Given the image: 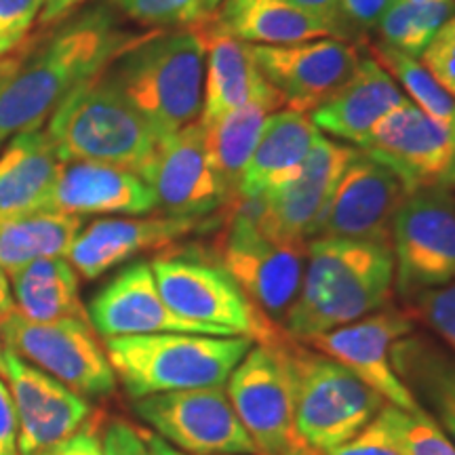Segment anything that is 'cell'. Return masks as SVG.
I'll return each mask as SVG.
<instances>
[{
    "label": "cell",
    "mask_w": 455,
    "mask_h": 455,
    "mask_svg": "<svg viewBox=\"0 0 455 455\" xmlns=\"http://www.w3.org/2000/svg\"><path fill=\"white\" fill-rule=\"evenodd\" d=\"M299 11L315 17L333 32V38L339 41H352L348 26L344 17V0H289Z\"/></svg>",
    "instance_id": "obj_42"
},
{
    "label": "cell",
    "mask_w": 455,
    "mask_h": 455,
    "mask_svg": "<svg viewBox=\"0 0 455 455\" xmlns=\"http://www.w3.org/2000/svg\"><path fill=\"white\" fill-rule=\"evenodd\" d=\"M371 55L379 66L390 72L395 81L401 83V87L407 91L413 104L426 116L455 133V98L430 76V72L419 64V60L401 53L384 43L373 44Z\"/></svg>",
    "instance_id": "obj_32"
},
{
    "label": "cell",
    "mask_w": 455,
    "mask_h": 455,
    "mask_svg": "<svg viewBox=\"0 0 455 455\" xmlns=\"http://www.w3.org/2000/svg\"><path fill=\"white\" fill-rule=\"evenodd\" d=\"M363 150L390 167L409 192L455 190V133L405 100L375 124Z\"/></svg>",
    "instance_id": "obj_13"
},
{
    "label": "cell",
    "mask_w": 455,
    "mask_h": 455,
    "mask_svg": "<svg viewBox=\"0 0 455 455\" xmlns=\"http://www.w3.org/2000/svg\"><path fill=\"white\" fill-rule=\"evenodd\" d=\"M215 26L247 44H295L333 32L289 0H224Z\"/></svg>",
    "instance_id": "obj_28"
},
{
    "label": "cell",
    "mask_w": 455,
    "mask_h": 455,
    "mask_svg": "<svg viewBox=\"0 0 455 455\" xmlns=\"http://www.w3.org/2000/svg\"><path fill=\"white\" fill-rule=\"evenodd\" d=\"M146 436H148V445H150L152 455H184L181 451H178V449L171 447L169 443H164L161 436L148 435V432H146Z\"/></svg>",
    "instance_id": "obj_48"
},
{
    "label": "cell",
    "mask_w": 455,
    "mask_h": 455,
    "mask_svg": "<svg viewBox=\"0 0 455 455\" xmlns=\"http://www.w3.org/2000/svg\"><path fill=\"white\" fill-rule=\"evenodd\" d=\"M392 365L415 405L455 443V355L424 333H409L392 346Z\"/></svg>",
    "instance_id": "obj_25"
},
{
    "label": "cell",
    "mask_w": 455,
    "mask_h": 455,
    "mask_svg": "<svg viewBox=\"0 0 455 455\" xmlns=\"http://www.w3.org/2000/svg\"><path fill=\"white\" fill-rule=\"evenodd\" d=\"M141 178L155 192L156 209L171 218L204 220L230 204L209 161L198 121L158 141Z\"/></svg>",
    "instance_id": "obj_18"
},
{
    "label": "cell",
    "mask_w": 455,
    "mask_h": 455,
    "mask_svg": "<svg viewBox=\"0 0 455 455\" xmlns=\"http://www.w3.org/2000/svg\"><path fill=\"white\" fill-rule=\"evenodd\" d=\"M390 72L369 57H361L356 72L331 100L310 112L318 131L361 148L375 124L405 101Z\"/></svg>",
    "instance_id": "obj_24"
},
{
    "label": "cell",
    "mask_w": 455,
    "mask_h": 455,
    "mask_svg": "<svg viewBox=\"0 0 455 455\" xmlns=\"http://www.w3.org/2000/svg\"><path fill=\"white\" fill-rule=\"evenodd\" d=\"M407 315L415 323H422L455 355V283L405 299Z\"/></svg>",
    "instance_id": "obj_35"
},
{
    "label": "cell",
    "mask_w": 455,
    "mask_h": 455,
    "mask_svg": "<svg viewBox=\"0 0 455 455\" xmlns=\"http://www.w3.org/2000/svg\"><path fill=\"white\" fill-rule=\"evenodd\" d=\"M135 413L184 455H259L224 386L138 398Z\"/></svg>",
    "instance_id": "obj_12"
},
{
    "label": "cell",
    "mask_w": 455,
    "mask_h": 455,
    "mask_svg": "<svg viewBox=\"0 0 455 455\" xmlns=\"http://www.w3.org/2000/svg\"><path fill=\"white\" fill-rule=\"evenodd\" d=\"M11 295L15 310L36 323L64 318H84L87 308L81 299L78 272L66 258H47L28 264L11 275Z\"/></svg>",
    "instance_id": "obj_29"
},
{
    "label": "cell",
    "mask_w": 455,
    "mask_h": 455,
    "mask_svg": "<svg viewBox=\"0 0 455 455\" xmlns=\"http://www.w3.org/2000/svg\"><path fill=\"white\" fill-rule=\"evenodd\" d=\"M158 291L175 315L209 329L255 344H275L287 333L268 321L220 264L196 255H161L150 261Z\"/></svg>",
    "instance_id": "obj_6"
},
{
    "label": "cell",
    "mask_w": 455,
    "mask_h": 455,
    "mask_svg": "<svg viewBox=\"0 0 455 455\" xmlns=\"http://www.w3.org/2000/svg\"><path fill=\"white\" fill-rule=\"evenodd\" d=\"M87 316L104 339L150 333H201L209 329L186 321L164 304L150 261H133L89 301Z\"/></svg>",
    "instance_id": "obj_20"
},
{
    "label": "cell",
    "mask_w": 455,
    "mask_h": 455,
    "mask_svg": "<svg viewBox=\"0 0 455 455\" xmlns=\"http://www.w3.org/2000/svg\"><path fill=\"white\" fill-rule=\"evenodd\" d=\"M419 64L455 98V15L432 36L428 47L419 55Z\"/></svg>",
    "instance_id": "obj_37"
},
{
    "label": "cell",
    "mask_w": 455,
    "mask_h": 455,
    "mask_svg": "<svg viewBox=\"0 0 455 455\" xmlns=\"http://www.w3.org/2000/svg\"><path fill=\"white\" fill-rule=\"evenodd\" d=\"M124 15L141 26L195 28L209 20V0H110Z\"/></svg>",
    "instance_id": "obj_34"
},
{
    "label": "cell",
    "mask_w": 455,
    "mask_h": 455,
    "mask_svg": "<svg viewBox=\"0 0 455 455\" xmlns=\"http://www.w3.org/2000/svg\"><path fill=\"white\" fill-rule=\"evenodd\" d=\"M306 255V241H281L266 235L247 198L232 203L228 230L220 244V266L255 308L281 329L299 293Z\"/></svg>",
    "instance_id": "obj_9"
},
{
    "label": "cell",
    "mask_w": 455,
    "mask_h": 455,
    "mask_svg": "<svg viewBox=\"0 0 455 455\" xmlns=\"http://www.w3.org/2000/svg\"><path fill=\"white\" fill-rule=\"evenodd\" d=\"M207 47L201 28L146 34L106 74L150 124L158 141L196 123L203 112Z\"/></svg>",
    "instance_id": "obj_3"
},
{
    "label": "cell",
    "mask_w": 455,
    "mask_h": 455,
    "mask_svg": "<svg viewBox=\"0 0 455 455\" xmlns=\"http://www.w3.org/2000/svg\"><path fill=\"white\" fill-rule=\"evenodd\" d=\"M47 135L61 163H104L138 175L144 173L158 146L155 131L106 70L57 106Z\"/></svg>",
    "instance_id": "obj_5"
},
{
    "label": "cell",
    "mask_w": 455,
    "mask_h": 455,
    "mask_svg": "<svg viewBox=\"0 0 455 455\" xmlns=\"http://www.w3.org/2000/svg\"><path fill=\"white\" fill-rule=\"evenodd\" d=\"M0 375L7 379L20 422V455H41L87 424L91 405L4 346Z\"/></svg>",
    "instance_id": "obj_19"
},
{
    "label": "cell",
    "mask_w": 455,
    "mask_h": 455,
    "mask_svg": "<svg viewBox=\"0 0 455 455\" xmlns=\"http://www.w3.org/2000/svg\"><path fill=\"white\" fill-rule=\"evenodd\" d=\"M284 455H312V453L304 451V449H295V451H289V453H284Z\"/></svg>",
    "instance_id": "obj_50"
},
{
    "label": "cell",
    "mask_w": 455,
    "mask_h": 455,
    "mask_svg": "<svg viewBox=\"0 0 455 455\" xmlns=\"http://www.w3.org/2000/svg\"><path fill=\"white\" fill-rule=\"evenodd\" d=\"M384 413L405 455H455V443L422 409L407 411L386 405Z\"/></svg>",
    "instance_id": "obj_33"
},
{
    "label": "cell",
    "mask_w": 455,
    "mask_h": 455,
    "mask_svg": "<svg viewBox=\"0 0 455 455\" xmlns=\"http://www.w3.org/2000/svg\"><path fill=\"white\" fill-rule=\"evenodd\" d=\"M379 36L388 47L419 60L424 49L432 41V34L422 26L413 9L403 0H395L379 20Z\"/></svg>",
    "instance_id": "obj_36"
},
{
    "label": "cell",
    "mask_w": 455,
    "mask_h": 455,
    "mask_svg": "<svg viewBox=\"0 0 455 455\" xmlns=\"http://www.w3.org/2000/svg\"><path fill=\"white\" fill-rule=\"evenodd\" d=\"M41 455H104V443H101L98 428L87 422L66 441L49 447Z\"/></svg>",
    "instance_id": "obj_44"
},
{
    "label": "cell",
    "mask_w": 455,
    "mask_h": 455,
    "mask_svg": "<svg viewBox=\"0 0 455 455\" xmlns=\"http://www.w3.org/2000/svg\"><path fill=\"white\" fill-rule=\"evenodd\" d=\"M101 443H104V455H152L146 432L124 419H112L101 435Z\"/></svg>",
    "instance_id": "obj_40"
},
{
    "label": "cell",
    "mask_w": 455,
    "mask_h": 455,
    "mask_svg": "<svg viewBox=\"0 0 455 455\" xmlns=\"http://www.w3.org/2000/svg\"><path fill=\"white\" fill-rule=\"evenodd\" d=\"M392 293L395 258L390 244L312 238L299 293L284 316L283 331L308 341L382 310Z\"/></svg>",
    "instance_id": "obj_2"
},
{
    "label": "cell",
    "mask_w": 455,
    "mask_h": 455,
    "mask_svg": "<svg viewBox=\"0 0 455 455\" xmlns=\"http://www.w3.org/2000/svg\"><path fill=\"white\" fill-rule=\"evenodd\" d=\"M325 455H405V451H403L401 443H398L382 409V413L356 436H352L344 445L331 449Z\"/></svg>",
    "instance_id": "obj_38"
},
{
    "label": "cell",
    "mask_w": 455,
    "mask_h": 455,
    "mask_svg": "<svg viewBox=\"0 0 455 455\" xmlns=\"http://www.w3.org/2000/svg\"><path fill=\"white\" fill-rule=\"evenodd\" d=\"M415 331V321L403 306H384L361 321L301 341L363 379L392 407L419 409L392 365V346Z\"/></svg>",
    "instance_id": "obj_17"
},
{
    "label": "cell",
    "mask_w": 455,
    "mask_h": 455,
    "mask_svg": "<svg viewBox=\"0 0 455 455\" xmlns=\"http://www.w3.org/2000/svg\"><path fill=\"white\" fill-rule=\"evenodd\" d=\"M298 339L253 344L226 382V392L259 455H284L299 447Z\"/></svg>",
    "instance_id": "obj_7"
},
{
    "label": "cell",
    "mask_w": 455,
    "mask_h": 455,
    "mask_svg": "<svg viewBox=\"0 0 455 455\" xmlns=\"http://www.w3.org/2000/svg\"><path fill=\"white\" fill-rule=\"evenodd\" d=\"M83 0H44L41 11V21L44 26L53 24V21L61 20V17L70 13L74 7H78Z\"/></svg>",
    "instance_id": "obj_46"
},
{
    "label": "cell",
    "mask_w": 455,
    "mask_h": 455,
    "mask_svg": "<svg viewBox=\"0 0 455 455\" xmlns=\"http://www.w3.org/2000/svg\"><path fill=\"white\" fill-rule=\"evenodd\" d=\"M253 60L283 106L315 112L350 81L361 64L355 44L316 38L295 44H249Z\"/></svg>",
    "instance_id": "obj_16"
},
{
    "label": "cell",
    "mask_w": 455,
    "mask_h": 455,
    "mask_svg": "<svg viewBox=\"0 0 455 455\" xmlns=\"http://www.w3.org/2000/svg\"><path fill=\"white\" fill-rule=\"evenodd\" d=\"M395 0H344V17L348 26L352 41L356 34L361 36L363 32L378 28L386 11Z\"/></svg>",
    "instance_id": "obj_41"
},
{
    "label": "cell",
    "mask_w": 455,
    "mask_h": 455,
    "mask_svg": "<svg viewBox=\"0 0 455 455\" xmlns=\"http://www.w3.org/2000/svg\"><path fill=\"white\" fill-rule=\"evenodd\" d=\"M141 36L118 30L104 9H93L49 38L28 60L0 68V141L38 131L74 89L106 70Z\"/></svg>",
    "instance_id": "obj_1"
},
{
    "label": "cell",
    "mask_w": 455,
    "mask_h": 455,
    "mask_svg": "<svg viewBox=\"0 0 455 455\" xmlns=\"http://www.w3.org/2000/svg\"><path fill=\"white\" fill-rule=\"evenodd\" d=\"M407 196V186L395 171L358 150L341 173L312 238L390 244L396 213Z\"/></svg>",
    "instance_id": "obj_15"
},
{
    "label": "cell",
    "mask_w": 455,
    "mask_h": 455,
    "mask_svg": "<svg viewBox=\"0 0 455 455\" xmlns=\"http://www.w3.org/2000/svg\"><path fill=\"white\" fill-rule=\"evenodd\" d=\"M201 28V26H198ZM203 32L207 60H204L203 124H209L238 108L259 104L270 112L283 106L276 91L270 87L255 64L251 47L218 28L207 26Z\"/></svg>",
    "instance_id": "obj_23"
},
{
    "label": "cell",
    "mask_w": 455,
    "mask_h": 455,
    "mask_svg": "<svg viewBox=\"0 0 455 455\" xmlns=\"http://www.w3.org/2000/svg\"><path fill=\"white\" fill-rule=\"evenodd\" d=\"M156 209L155 192L133 171L104 163H64L47 209L68 215H146Z\"/></svg>",
    "instance_id": "obj_22"
},
{
    "label": "cell",
    "mask_w": 455,
    "mask_h": 455,
    "mask_svg": "<svg viewBox=\"0 0 455 455\" xmlns=\"http://www.w3.org/2000/svg\"><path fill=\"white\" fill-rule=\"evenodd\" d=\"M44 0H0V57L26 38Z\"/></svg>",
    "instance_id": "obj_39"
},
{
    "label": "cell",
    "mask_w": 455,
    "mask_h": 455,
    "mask_svg": "<svg viewBox=\"0 0 455 455\" xmlns=\"http://www.w3.org/2000/svg\"><path fill=\"white\" fill-rule=\"evenodd\" d=\"M3 344L84 398L112 395L116 373L84 318L36 323L15 308L0 321Z\"/></svg>",
    "instance_id": "obj_10"
},
{
    "label": "cell",
    "mask_w": 455,
    "mask_h": 455,
    "mask_svg": "<svg viewBox=\"0 0 455 455\" xmlns=\"http://www.w3.org/2000/svg\"><path fill=\"white\" fill-rule=\"evenodd\" d=\"M395 289L403 301L455 283V196L443 188L409 192L392 228Z\"/></svg>",
    "instance_id": "obj_11"
},
{
    "label": "cell",
    "mask_w": 455,
    "mask_h": 455,
    "mask_svg": "<svg viewBox=\"0 0 455 455\" xmlns=\"http://www.w3.org/2000/svg\"><path fill=\"white\" fill-rule=\"evenodd\" d=\"M0 455H20V422L9 386L0 379Z\"/></svg>",
    "instance_id": "obj_43"
},
{
    "label": "cell",
    "mask_w": 455,
    "mask_h": 455,
    "mask_svg": "<svg viewBox=\"0 0 455 455\" xmlns=\"http://www.w3.org/2000/svg\"><path fill=\"white\" fill-rule=\"evenodd\" d=\"M451 192H453V196H455V190H451Z\"/></svg>",
    "instance_id": "obj_52"
},
{
    "label": "cell",
    "mask_w": 455,
    "mask_h": 455,
    "mask_svg": "<svg viewBox=\"0 0 455 455\" xmlns=\"http://www.w3.org/2000/svg\"><path fill=\"white\" fill-rule=\"evenodd\" d=\"M4 315H0V321H3ZM3 352H4V344H3V335H0V365H3Z\"/></svg>",
    "instance_id": "obj_49"
},
{
    "label": "cell",
    "mask_w": 455,
    "mask_h": 455,
    "mask_svg": "<svg viewBox=\"0 0 455 455\" xmlns=\"http://www.w3.org/2000/svg\"><path fill=\"white\" fill-rule=\"evenodd\" d=\"M220 4H221V0H209V7H212V11L218 9Z\"/></svg>",
    "instance_id": "obj_51"
},
{
    "label": "cell",
    "mask_w": 455,
    "mask_h": 455,
    "mask_svg": "<svg viewBox=\"0 0 455 455\" xmlns=\"http://www.w3.org/2000/svg\"><path fill=\"white\" fill-rule=\"evenodd\" d=\"M318 138L321 133L308 114L289 108L270 112L244 171L241 198L261 196L293 178Z\"/></svg>",
    "instance_id": "obj_27"
},
{
    "label": "cell",
    "mask_w": 455,
    "mask_h": 455,
    "mask_svg": "<svg viewBox=\"0 0 455 455\" xmlns=\"http://www.w3.org/2000/svg\"><path fill=\"white\" fill-rule=\"evenodd\" d=\"M201 220L171 218H104L84 226L66 259L78 276L93 281L141 251L167 247L195 232Z\"/></svg>",
    "instance_id": "obj_21"
},
{
    "label": "cell",
    "mask_w": 455,
    "mask_h": 455,
    "mask_svg": "<svg viewBox=\"0 0 455 455\" xmlns=\"http://www.w3.org/2000/svg\"><path fill=\"white\" fill-rule=\"evenodd\" d=\"M403 3L413 9V13L432 36L455 15V0H403Z\"/></svg>",
    "instance_id": "obj_45"
},
{
    "label": "cell",
    "mask_w": 455,
    "mask_h": 455,
    "mask_svg": "<svg viewBox=\"0 0 455 455\" xmlns=\"http://www.w3.org/2000/svg\"><path fill=\"white\" fill-rule=\"evenodd\" d=\"M358 148L318 138L298 173L266 195L247 198L253 218L266 235L281 241H306L331 201L335 186Z\"/></svg>",
    "instance_id": "obj_14"
},
{
    "label": "cell",
    "mask_w": 455,
    "mask_h": 455,
    "mask_svg": "<svg viewBox=\"0 0 455 455\" xmlns=\"http://www.w3.org/2000/svg\"><path fill=\"white\" fill-rule=\"evenodd\" d=\"M61 167L64 163L47 133L13 135L0 156V221L44 212Z\"/></svg>",
    "instance_id": "obj_26"
},
{
    "label": "cell",
    "mask_w": 455,
    "mask_h": 455,
    "mask_svg": "<svg viewBox=\"0 0 455 455\" xmlns=\"http://www.w3.org/2000/svg\"><path fill=\"white\" fill-rule=\"evenodd\" d=\"M255 344L236 335L150 333L106 339L116 379L138 398L164 392L218 388Z\"/></svg>",
    "instance_id": "obj_4"
},
{
    "label": "cell",
    "mask_w": 455,
    "mask_h": 455,
    "mask_svg": "<svg viewBox=\"0 0 455 455\" xmlns=\"http://www.w3.org/2000/svg\"><path fill=\"white\" fill-rule=\"evenodd\" d=\"M268 108L251 104L228 112L218 121L203 124L204 146H207L209 161L224 186L230 204L241 198V186L247 164L251 161L255 146L268 118Z\"/></svg>",
    "instance_id": "obj_31"
},
{
    "label": "cell",
    "mask_w": 455,
    "mask_h": 455,
    "mask_svg": "<svg viewBox=\"0 0 455 455\" xmlns=\"http://www.w3.org/2000/svg\"><path fill=\"white\" fill-rule=\"evenodd\" d=\"M388 405L382 395L338 361L298 344V405L295 432L299 447L325 455L369 426Z\"/></svg>",
    "instance_id": "obj_8"
},
{
    "label": "cell",
    "mask_w": 455,
    "mask_h": 455,
    "mask_svg": "<svg viewBox=\"0 0 455 455\" xmlns=\"http://www.w3.org/2000/svg\"><path fill=\"white\" fill-rule=\"evenodd\" d=\"M83 228V218L57 212L0 221V270L11 276L36 259L66 258Z\"/></svg>",
    "instance_id": "obj_30"
},
{
    "label": "cell",
    "mask_w": 455,
    "mask_h": 455,
    "mask_svg": "<svg viewBox=\"0 0 455 455\" xmlns=\"http://www.w3.org/2000/svg\"><path fill=\"white\" fill-rule=\"evenodd\" d=\"M15 308L13 295H11V283L9 276L0 270V315H7Z\"/></svg>",
    "instance_id": "obj_47"
}]
</instances>
